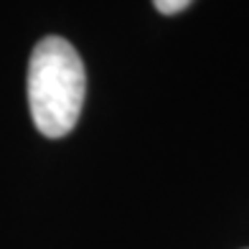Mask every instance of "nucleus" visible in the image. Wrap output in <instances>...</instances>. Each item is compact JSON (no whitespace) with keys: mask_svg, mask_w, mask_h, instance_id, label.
<instances>
[{"mask_svg":"<svg viewBox=\"0 0 249 249\" xmlns=\"http://www.w3.org/2000/svg\"><path fill=\"white\" fill-rule=\"evenodd\" d=\"M87 94V74L76 49L59 36L36 43L28 61V107L46 138H64L74 130Z\"/></svg>","mask_w":249,"mask_h":249,"instance_id":"obj_1","label":"nucleus"},{"mask_svg":"<svg viewBox=\"0 0 249 249\" xmlns=\"http://www.w3.org/2000/svg\"><path fill=\"white\" fill-rule=\"evenodd\" d=\"M155 8L160 10L165 16H173V13H180V10H186L194 0H153Z\"/></svg>","mask_w":249,"mask_h":249,"instance_id":"obj_2","label":"nucleus"}]
</instances>
